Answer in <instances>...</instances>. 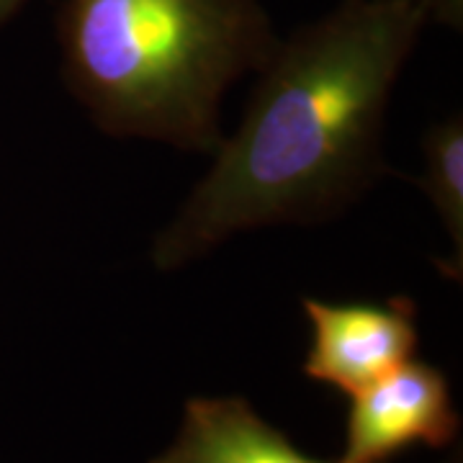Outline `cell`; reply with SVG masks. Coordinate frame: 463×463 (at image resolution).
Returning a JSON list of instances; mask_svg holds the SVG:
<instances>
[{
    "label": "cell",
    "mask_w": 463,
    "mask_h": 463,
    "mask_svg": "<svg viewBox=\"0 0 463 463\" xmlns=\"http://www.w3.org/2000/svg\"><path fill=\"white\" fill-rule=\"evenodd\" d=\"M425 26L410 0H343L279 42L237 132L155 237V268L196 263L240 232L330 219L365 194L386 170V109Z\"/></svg>",
    "instance_id": "cell-1"
},
{
    "label": "cell",
    "mask_w": 463,
    "mask_h": 463,
    "mask_svg": "<svg viewBox=\"0 0 463 463\" xmlns=\"http://www.w3.org/2000/svg\"><path fill=\"white\" fill-rule=\"evenodd\" d=\"M279 44L260 0H67L62 75L103 132L214 155L222 99Z\"/></svg>",
    "instance_id": "cell-2"
},
{
    "label": "cell",
    "mask_w": 463,
    "mask_h": 463,
    "mask_svg": "<svg viewBox=\"0 0 463 463\" xmlns=\"http://www.w3.org/2000/svg\"><path fill=\"white\" fill-rule=\"evenodd\" d=\"M301 307L312 325L304 373L347 397L407 364L417 350V307L412 298L394 297L381 304L304 298Z\"/></svg>",
    "instance_id": "cell-3"
},
{
    "label": "cell",
    "mask_w": 463,
    "mask_h": 463,
    "mask_svg": "<svg viewBox=\"0 0 463 463\" xmlns=\"http://www.w3.org/2000/svg\"><path fill=\"white\" fill-rule=\"evenodd\" d=\"M461 430L446 373L410 358L353 394L345 448L335 463H383L404 448H448Z\"/></svg>",
    "instance_id": "cell-4"
},
{
    "label": "cell",
    "mask_w": 463,
    "mask_h": 463,
    "mask_svg": "<svg viewBox=\"0 0 463 463\" xmlns=\"http://www.w3.org/2000/svg\"><path fill=\"white\" fill-rule=\"evenodd\" d=\"M149 463H325L304 456L281 430L265 422L248 399L194 397L181 428Z\"/></svg>",
    "instance_id": "cell-5"
},
{
    "label": "cell",
    "mask_w": 463,
    "mask_h": 463,
    "mask_svg": "<svg viewBox=\"0 0 463 463\" xmlns=\"http://www.w3.org/2000/svg\"><path fill=\"white\" fill-rule=\"evenodd\" d=\"M422 191L435 206L456 248V265L463 270V124L461 116L438 121L425 137Z\"/></svg>",
    "instance_id": "cell-6"
},
{
    "label": "cell",
    "mask_w": 463,
    "mask_h": 463,
    "mask_svg": "<svg viewBox=\"0 0 463 463\" xmlns=\"http://www.w3.org/2000/svg\"><path fill=\"white\" fill-rule=\"evenodd\" d=\"M410 3H414L425 14L428 24L435 21L450 29H461L463 0H410Z\"/></svg>",
    "instance_id": "cell-7"
},
{
    "label": "cell",
    "mask_w": 463,
    "mask_h": 463,
    "mask_svg": "<svg viewBox=\"0 0 463 463\" xmlns=\"http://www.w3.org/2000/svg\"><path fill=\"white\" fill-rule=\"evenodd\" d=\"M24 3H26V0H0V21L5 16H11L18 5H24Z\"/></svg>",
    "instance_id": "cell-8"
},
{
    "label": "cell",
    "mask_w": 463,
    "mask_h": 463,
    "mask_svg": "<svg viewBox=\"0 0 463 463\" xmlns=\"http://www.w3.org/2000/svg\"><path fill=\"white\" fill-rule=\"evenodd\" d=\"M443 463H463L461 461V450H456V453H453V456H448L446 461Z\"/></svg>",
    "instance_id": "cell-9"
}]
</instances>
